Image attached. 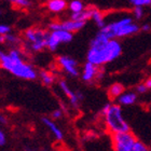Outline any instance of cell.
I'll return each instance as SVG.
<instances>
[{
    "mask_svg": "<svg viewBox=\"0 0 151 151\" xmlns=\"http://www.w3.org/2000/svg\"><path fill=\"white\" fill-rule=\"evenodd\" d=\"M58 86H60V91L64 93V95L68 98L70 105L75 108H78L82 101V98H83V95L81 93H79V92L73 91V88L69 86V84L67 83L66 80H64V79L58 81Z\"/></svg>",
    "mask_w": 151,
    "mask_h": 151,
    "instance_id": "obj_10",
    "label": "cell"
},
{
    "mask_svg": "<svg viewBox=\"0 0 151 151\" xmlns=\"http://www.w3.org/2000/svg\"><path fill=\"white\" fill-rule=\"evenodd\" d=\"M63 116V110L62 109H54L51 112V118L53 120H58Z\"/></svg>",
    "mask_w": 151,
    "mask_h": 151,
    "instance_id": "obj_23",
    "label": "cell"
},
{
    "mask_svg": "<svg viewBox=\"0 0 151 151\" xmlns=\"http://www.w3.org/2000/svg\"><path fill=\"white\" fill-rule=\"evenodd\" d=\"M145 15L142 6H134L133 9V17L135 19H142Z\"/></svg>",
    "mask_w": 151,
    "mask_h": 151,
    "instance_id": "obj_21",
    "label": "cell"
},
{
    "mask_svg": "<svg viewBox=\"0 0 151 151\" xmlns=\"http://www.w3.org/2000/svg\"><path fill=\"white\" fill-rule=\"evenodd\" d=\"M6 144V133L3 132V129L0 127V147H3Z\"/></svg>",
    "mask_w": 151,
    "mask_h": 151,
    "instance_id": "obj_26",
    "label": "cell"
},
{
    "mask_svg": "<svg viewBox=\"0 0 151 151\" xmlns=\"http://www.w3.org/2000/svg\"><path fill=\"white\" fill-rule=\"evenodd\" d=\"M45 8L47 11L54 14L63 13L68 9V2L66 0H47L45 1Z\"/></svg>",
    "mask_w": 151,
    "mask_h": 151,
    "instance_id": "obj_11",
    "label": "cell"
},
{
    "mask_svg": "<svg viewBox=\"0 0 151 151\" xmlns=\"http://www.w3.org/2000/svg\"><path fill=\"white\" fill-rule=\"evenodd\" d=\"M147 91H148V88H147L145 83H140L135 88V92L137 94H145Z\"/></svg>",
    "mask_w": 151,
    "mask_h": 151,
    "instance_id": "obj_24",
    "label": "cell"
},
{
    "mask_svg": "<svg viewBox=\"0 0 151 151\" xmlns=\"http://www.w3.org/2000/svg\"><path fill=\"white\" fill-rule=\"evenodd\" d=\"M103 70L101 67L96 66L94 64L90 63L86 60V63L81 68V73H80V77H81L82 81L85 83H93V82L101 80L103 77Z\"/></svg>",
    "mask_w": 151,
    "mask_h": 151,
    "instance_id": "obj_9",
    "label": "cell"
},
{
    "mask_svg": "<svg viewBox=\"0 0 151 151\" xmlns=\"http://www.w3.org/2000/svg\"><path fill=\"white\" fill-rule=\"evenodd\" d=\"M73 39V34L64 29L49 30L47 36V49L50 52H55L60 44L69 43Z\"/></svg>",
    "mask_w": 151,
    "mask_h": 151,
    "instance_id": "obj_6",
    "label": "cell"
},
{
    "mask_svg": "<svg viewBox=\"0 0 151 151\" xmlns=\"http://www.w3.org/2000/svg\"><path fill=\"white\" fill-rule=\"evenodd\" d=\"M144 83L146 84V86H147V88H148V90H151V77L147 79V80H146Z\"/></svg>",
    "mask_w": 151,
    "mask_h": 151,
    "instance_id": "obj_29",
    "label": "cell"
},
{
    "mask_svg": "<svg viewBox=\"0 0 151 151\" xmlns=\"http://www.w3.org/2000/svg\"><path fill=\"white\" fill-rule=\"evenodd\" d=\"M47 30L40 27H30L23 32V44L27 51L32 53H39L47 49Z\"/></svg>",
    "mask_w": 151,
    "mask_h": 151,
    "instance_id": "obj_4",
    "label": "cell"
},
{
    "mask_svg": "<svg viewBox=\"0 0 151 151\" xmlns=\"http://www.w3.org/2000/svg\"><path fill=\"white\" fill-rule=\"evenodd\" d=\"M9 32H11V27L9 25H6V24H0V36L6 35Z\"/></svg>",
    "mask_w": 151,
    "mask_h": 151,
    "instance_id": "obj_25",
    "label": "cell"
},
{
    "mask_svg": "<svg viewBox=\"0 0 151 151\" xmlns=\"http://www.w3.org/2000/svg\"><path fill=\"white\" fill-rule=\"evenodd\" d=\"M91 8V21L94 22V24L97 26L98 28L101 29L106 25V21H105V16L101 10H98L95 6H90Z\"/></svg>",
    "mask_w": 151,
    "mask_h": 151,
    "instance_id": "obj_15",
    "label": "cell"
},
{
    "mask_svg": "<svg viewBox=\"0 0 151 151\" xmlns=\"http://www.w3.org/2000/svg\"><path fill=\"white\" fill-rule=\"evenodd\" d=\"M140 30H142V32H150L151 25L150 24H144V25L140 26Z\"/></svg>",
    "mask_w": 151,
    "mask_h": 151,
    "instance_id": "obj_28",
    "label": "cell"
},
{
    "mask_svg": "<svg viewBox=\"0 0 151 151\" xmlns=\"http://www.w3.org/2000/svg\"><path fill=\"white\" fill-rule=\"evenodd\" d=\"M38 78L40 79V81L45 86L53 85L55 80H56V77L51 73V71H47V70H40V71H38Z\"/></svg>",
    "mask_w": 151,
    "mask_h": 151,
    "instance_id": "obj_17",
    "label": "cell"
},
{
    "mask_svg": "<svg viewBox=\"0 0 151 151\" xmlns=\"http://www.w3.org/2000/svg\"><path fill=\"white\" fill-rule=\"evenodd\" d=\"M125 91V88H124V85L121 84V83H113L111 84L109 88H108V91H107V94H108V97L110 98L111 101H116L118 97H119L120 95L122 94L123 92Z\"/></svg>",
    "mask_w": 151,
    "mask_h": 151,
    "instance_id": "obj_16",
    "label": "cell"
},
{
    "mask_svg": "<svg viewBox=\"0 0 151 151\" xmlns=\"http://www.w3.org/2000/svg\"><path fill=\"white\" fill-rule=\"evenodd\" d=\"M42 123H43L45 127H47L51 133H52V135L54 136V138L57 139V140H62L64 138V132L60 129V127L57 125L56 123L54 122L53 119H49V118H42L41 119Z\"/></svg>",
    "mask_w": 151,
    "mask_h": 151,
    "instance_id": "obj_12",
    "label": "cell"
},
{
    "mask_svg": "<svg viewBox=\"0 0 151 151\" xmlns=\"http://www.w3.org/2000/svg\"><path fill=\"white\" fill-rule=\"evenodd\" d=\"M86 6H84V3L82 2L81 0H71L69 3H68V9L71 13H77V12H81L85 9Z\"/></svg>",
    "mask_w": 151,
    "mask_h": 151,
    "instance_id": "obj_19",
    "label": "cell"
},
{
    "mask_svg": "<svg viewBox=\"0 0 151 151\" xmlns=\"http://www.w3.org/2000/svg\"><path fill=\"white\" fill-rule=\"evenodd\" d=\"M131 4L134 6H151V0H129Z\"/></svg>",
    "mask_w": 151,
    "mask_h": 151,
    "instance_id": "obj_22",
    "label": "cell"
},
{
    "mask_svg": "<svg viewBox=\"0 0 151 151\" xmlns=\"http://www.w3.org/2000/svg\"><path fill=\"white\" fill-rule=\"evenodd\" d=\"M111 142L114 151H147L148 147L129 132L111 134Z\"/></svg>",
    "mask_w": 151,
    "mask_h": 151,
    "instance_id": "obj_5",
    "label": "cell"
},
{
    "mask_svg": "<svg viewBox=\"0 0 151 151\" xmlns=\"http://www.w3.org/2000/svg\"><path fill=\"white\" fill-rule=\"evenodd\" d=\"M56 63L60 69L67 76H69L71 78H78L80 77V66H79L78 60H76L73 57L69 55H60L56 58Z\"/></svg>",
    "mask_w": 151,
    "mask_h": 151,
    "instance_id": "obj_7",
    "label": "cell"
},
{
    "mask_svg": "<svg viewBox=\"0 0 151 151\" xmlns=\"http://www.w3.org/2000/svg\"><path fill=\"white\" fill-rule=\"evenodd\" d=\"M0 68L26 81H34L38 79V70L25 60V54L19 47H11L9 52L1 54Z\"/></svg>",
    "mask_w": 151,
    "mask_h": 151,
    "instance_id": "obj_2",
    "label": "cell"
},
{
    "mask_svg": "<svg viewBox=\"0 0 151 151\" xmlns=\"http://www.w3.org/2000/svg\"><path fill=\"white\" fill-rule=\"evenodd\" d=\"M136 101H137V93L133 91H124L116 99V103L120 106H132Z\"/></svg>",
    "mask_w": 151,
    "mask_h": 151,
    "instance_id": "obj_13",
    "label": "cell"
},
{
    "mask_svg": "<svg viewBox=\"0 0 151 151\" xmlns=\"http://www.w3.org/2000/svg\"><path fill=\"white\" fill-rule=\"evenodd\" d=\"M4 1L9 2L10 4L19 9H28L32 6V0H4Z\"/></svg>",
    "mask_w": 151,
    "mask_h": 151,
    "instance_id": "obj_20",
    "label": "cell"
},
{
    "mask_svg": "<svg viewBox=\"0 0 151 151\" xmlns=\"http://www.w3.org/2000/svg\"><path fill=\"white\" fill-rule=\"evenodd\" d=\"M2 53H3V51L0 50V56H1V54H2Z\"/></svg>",
    "mask_w": 151,
    "mask_h": 151,
    "instance_id": "obj_30",
    "label": "cell"
},
{
    "mask_svg": "<svg viewBox=\"0 0 151 151\" xmlns=\"http://www.w3.org/2000/svg\"><path fill=\"white\" fill-rule=\"evenodd\" d=\"M122 54V45L118 39H109L98 32L90 42L86 52V60L96 66L103 67L119 58Z\"/></svg>",
    "mask_w": 151,
    "mask_h": 151,
    "instance_id": "obj_1",
    "label": "cell"
},
{
    "mask_svg": "<svg viewBox=\"0 0 151 151\" xmlns=\"http://www.w3.org/2000/svg\"><path fill=\"white\" fill-rule=\"evenodd\" d=\"M8 116L3 113H0V125H6L8 124Z\"/></svg>",
    "mask_w": 151,
    "mask_h": 151,
    "instance_id": "obj_27",
    "label": "cell"
},
{
    "mask_svg": "<svg viewBox=\"0 0 151 151\" xmlns=\"http://www.w3.org/2000/svg\"><path fill=\"white\" fill-rule=\"evenodd\" d=\"M85 24H86V22H83V21H75V19H65V21H62V22L54 21V22H51L47 25V29L49 30L64 29V30H67V32L75 34V32H78L84 28Z\"/></svg>",
    "mask_w": 151,
    "mask_h": 151,
    "instance_id": "obj_8",
    "label": "cell"
},
{
    "mask_svg": "<svg viewBox=\"0 0 151 151\" xmlns=\"http://www.w3.org/2000/svg\"><path fill=\"white\" fill-rule=\"evenodd\" d=\"M147 151H151V149H149V148H148V149H147Z\"/></svg>",
    "mask_w": 151,
    "mask_h": 151,
    "instance_id": "obj_31",
    "label": "cell"
},
{
    "mask_svg": "<svg viewBox=\"0 0 151 151\" xmlns=\"http://www.w3.org/2000/svg\"><path fill=\"white\" fill-rule=\"evenodd\" d=\"M0 43L2 44H8L12 47H19V44L23 43L22 38L19 37L15 34H12V32H9L6 35L0 36Z\"/></svg>",
    "mask_w": 151,
    "mask_h": 151,
    "instance_id": "obj_14",
    "label": "cell"
},
{
    "mask_svg": "<svg viewBox=\"0 0 151 151\" xmlns=\"http://www.w3.org/2000/svg\"><path fill=\"white\" fill-rule=\"evenodd\" d=\"M101 114L104 118L105 125L111 134L131 131L129 123L126 122L125 118L123 116L122 106H120L118 103L106 104L101 109Z\"/></svg>",
    "mask_w": 151,
    "mask_h": 151,
    "instance_id": "obj_3",
    "label": "cell"
},
{
    "mask_svg": "<svg viewBox=\"0 0 151 151\" xmlns=\"http://www.w3.org/2000/svg\"><path fill=\"white\" fill-rule=\"evenodd\" d=\"M69 19H75V21H83V22H88L91 21V8H85L83 11L77 13H71Z\"/></svg>",
    "mask_w": 151,
    "mask_h": 151,
    "instance_id": "obj_18",
    "label": "cell"
}]
</instances>
